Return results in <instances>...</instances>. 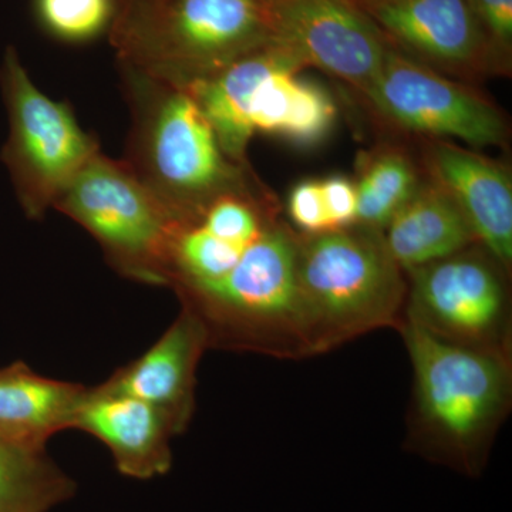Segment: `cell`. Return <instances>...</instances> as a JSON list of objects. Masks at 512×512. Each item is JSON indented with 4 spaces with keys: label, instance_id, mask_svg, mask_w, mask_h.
I'll use <instances>...</instances> for the list:
<instances>
[{
    "label": "cell",
    "instance_id": "1",
    "mask_svg": "<svg viewBox=\"0 0 512 512\" xmlns=\"http://www.w3.org/2000/svg\"><path fill=\"white\" fill-rule=\"evenodd\" d=\"M119 70L131 116L121 160L177 220L254 180L247 165L224 153L211 121L185 87L121 64Z\"/></svg>",
    "mask_w": 512,
    "mask_h": 512
},
{
    "label": "cell",
    "instance_id": "2",
    "mask_svg": "<svg viewBox=\"0 0 512 512\" xmlns=\"http://www.w3.org/2000/svg\"><path fill=\"white\" fill-rule=\"evenodd\" d=\"M109 37L121 66L190 87L275 42V0H136Z\"/></svg>",
    "mask_w": 512,
    "mask_h": 512
},
{
    "label": "cell",
    "instance_id": "3",
    "mask_svg": "<svg viewBox=\"0 0 512 512\" xmlns=\"http://www.w3.org/2000/svg\"><path fill=\"white\" fill-rule=\"evenodd\" d=\"M303 69L295 53L275 40L187 90L211 121L224 153L247 165L256 134L313 147L332 133L335 100L325 87L303 79Z\"/></svg>",
    "mask_w": 512,
    "mask_h": 512
},
{
    "label": "cell",
    "instance_id": "4",
    "mask_svg": "<svg viewBox=\"0 0 512 512\" xmlns=\"http://www.w3.org/2000/svg\"><path fill=\"white\" fill-rule=\"evenodd\" d=\"M296 275L309 355L393 325L406 295L382 232L359 225L299 237Z\"/></svg>",
    "mask_w": 512,
    "mask_h": 512
},
{
    "label": "cell",
    "instance_id": "5",
    "mask_svg": "<svg viewBox=\"0 0 512 512\" xmlns=\"http://www.w3.org/2000/svg\"><path fill=\"white\" fill-rule=\"evenodd\" d=\"M414 372L426 450L464 473L483 467L488 434L507 410L511 372L501 350L471 348L407 318L402 326Z\"/></svg>",
    "mask_w": 512,
    "mask_h": 512
},
{
    "label": "cell",
    "instance_id": "6",
    "mask_svg": "<svg viewBox=\"0 0 512 512\" xmlns=\"http://www.w3.org/2000/svg\"><path fill=\"white\" fill-rule=\"evenodd\" d=\"M298 245L299 237L276 218L227 274L174 291L183 309L204 325L208 346L268 355L306 353Z\"/></svg>",
    "mask_w": 512,
    "mask_h": 512
},
{
    "label": "cell",
    "instance_id": "7",
    "mask_svg": "<svg viewBox=\"0 0 512 512\" xmlns=\"http://www.w3.org/2000/svg\"><path fill=\"white\" fill-rule=\"evenodd\" d=\"M53 208L96 239L114 271L138 284L168 286L177 217L123 160L97 153Z\"/></svg>",
    "mask_w": 512,
    "mask_h": 512
},
{
    "label": "cell",
    "instance_id": "8",
    "mask_svg": "<svg viewBox=\"0 0 512 512\" xmlns=\"http://www.w3.org/2000/svg\"><path fill=\"white\" fill-rule=\"evenodd\" d=\"M0 89L9 116L2 161L26 217L40 220L100 147L69 104L50 99L33 83L15 47L3 57Z\"/></svg>",
    "mask_w": 512,
    "mask_h": 512
},
{
    "label": "cell",
    "instance_id": "9",
    "mask_svg": "<svg viewBox=\"0 0 512 512\" xmlns=\"http://www.w3.org/2000/svg\"><path fill=\"white\" fill-rule=\"evenodd\" d=\"M363 97L387 123L434 140L456 138L483 148L505 146L510 136L504 114L483 94L390 45L379 76Z\"/></svg>",
    "mask_w": 512,
    "mask_h": 512
},
{
    "label": "cell",
    "instance_id": "10",
    "mask_svg": "<svg viewBox=\"0 0 512 512\" xmlns=\"http://www.w3.org/2000/svg\"><path fill=\"white\" fill-rule=\"evenodd\" d=\"M498 268L487 252L468 248L410 272L407 318L458 345L500 350L507 291Z\"/></svg>",
    "mask_w": 512,
    "mask_h": 512
},
{
    "label": "cell",
    "instance_id": "11",
    "mask_svg": "<svg viewBox=\"0 0 512 512\" xmlns=\"http://www.w3.org/2000/svg\"><path fill=\"white\" fill-rule=\"evenodd\" d=\"M386 42L441 74H504L466 0H352Z\"/></svg>",
    "mask_w": 512,
    "mask_h": 512
},
{
    "label": "cell",
    "instance_id": "12",
    "mask_svg": "<svg viewBox=\"0 0 512 512\" xmlns=\"http://www.w3.org/2000/svg\"><path fill=\"white\" fill-rule=\"evenodd\" d=\"M276 42L365 96L389 43L352 0H275Z\"/></svg>",
    "mask_w": 512,
    "mask_h": 512
},
{
    "label": "cell",
    "instance_id": "13",
    "mask_svg": "<svg viewBox=\"0 0 512 512\" xmlns=\"http://www.w3.org/2000/svg\"><path fill=\"white\" fill-rule=\"evenodd\" d=\"M429 180L466 218L474 238L504 271L512 264V180L504 164L477 151L434 140L424 148Z\"/></svg>",
    "mask_w": 512,
    "mask_h": 512
},
{
    "label": "cell",
    "instance_id": "14",
    "mask_svg": "<svg viewBox=\"0 0 512 512\" xmlns=\"http://www.w3.org/2000/svg\"><path fill=\"white\" fill-rule=\"evenodd\" d=\"M207 348L204 325L183 309L150 349L119 367L99 386L150 404L178 436L187 430L194 414L198 363Z\"/></svg>",
    "mask_w": 512,
    "mask_h": 512
},
{
    "label": "cell",
    "instance_id": "15",
    "mask_svg": "<svg viewBox=\"0 0 512 512\" xmlns=\"http://www.w3.org/2000/svg\"><path fill=\"white\" fill-rule=\"evenodd\" d=\"M73 429L109 448L117 471L128 478L153 480L173 466L175 436L167 419L150 404L126 394L87 387Z\"/></svg>",
    "mask_w": 512,
    "mask_h": 512
},
{
    "label": "cell",
    "instance_id": "16",
    "mask_svg": "<svg viewBox=\"0 0 512 512\" xmlns=\"http://www.w3.org/2000/svg\"><path fill=\"white\" fill-rule=\"evenodd\" d=\"M87 387L33 372L16 362L0 369V439L46 448L60 431L73 429Z\"/></svg>",
    "mask_w": 512,
    "mask_h": 512
},
{
    "label": "cell",
    "instance_id": "17",
    "mask_svg": "<svg viewBox=\"0 0 512 512\" xmlns=\"http://www.w3.org/2000/svg\"><path fill=\"white\" fill-rule=\"evenodd\" d=\"M426 181L383 229L387 251L409 274L477 242L456 202L439 185Z\"/></svg>",
    "mask_w": 512,
    "mask_h": 512
},
{
    "label": "cell",
    "instance_id": "18",
    "mask_svg": "<svg viewBox=\"0 0 512 512\" xmlns=\"http://www.w3.org/2000/svg\"><path fill=\"white\" fill-rule=\"evenodd\" d=\"M74 493L76 484L46 448L0 439V512H49Z\"/></svg>",
    "mask_w": 512,
    "mask_h": 512
},
{
    "label": "cell",
    "instance_id": "19",
    "mask_svg": "<svg viewBox=\"0 0 512 512\" xmlns=\"http://www.w3.org/2000/svg\"><path fill=\"white\" fill-rule=\"evenodd\" d=\"M420 184L416 165L400 151H380L369 157L356 184V225L382 232Z\"/></svg>",
    "mask_w": 512,
    "mask_h": 512
},
{
    "label": "cell",
    "instance_id": "20",
    "mask_svg": "<svg viewBox=\"0 0 512 512\" xmlns=\"http://www.w3.org/2000/svg\"><path fill=\"white\" fill-rule=\"evenodd\" d=\"M39 25L64 43L82 45L109 35L116 0H33Z\"/></svg>",
    "mask_w": 512,
    "mask_h": 512
},
{
    "label": "cell",
    "instance_id": "21",
    "mask_svg": "<svg viewBox=\"0 0 512 512\" xmlns=\"http://www.w3.org/2000/svg\"><path fill=\"white\" fill-rule=\"evenodd\" d=\"M504 74L511 70L512 0H466Z\"/></svg>",
    "mask_w": 512,
    "mask_h": 512
},
{
    "label": "cell",
    "instance_id": "22",
    "mask_svg": "<svg viewBox=\"0 0 512 512\" xmlns=\"http://www.w3.org/2000/svg\"><path fill=\"white\" fill-rule=\"evenodd\" d=\"M289 217L305 235L332 231L319 180L296 184L289 194Z\"/></svg>",
    "mask_w": 512,
    "mask_h": 512
},
{
    "label": "cell",
    "instance_id": "23",
    "mask_svg": "<svg viewBox=\"0 0 512 512\" xmlns=\"http://www.w3.org/2000/svg\"><path fill=\"white\" fill-rule=\"evenodd\" d=\"M323 201L332 231L355 227L357 221L356 184L348 178L333 175L320 180Z\"/></svg>",
    "mask_w": 512,
    "mask_h": 512
},
{
    "label": "cell",
    "instance_id": "24",
    "mask_svg": "<svg viewBox=\"0 0 512 512\" xmlns=\"http://www.w3.org/2000/svg\"><path fill=\"white\" fill-rule=\"evenodd\" d=\"M130 2H136V0H117L116 10L121 8V6L127 5V3H130Z\"/></svg>",
    "mask_w": 512,
    "mask_h": 512
},
{
    "label": "cell",
    "instance_id": "25",
    "mask_svg": "<svg viewBox=\"0 0 512 512\" xmlns=\"http://www.w3.org/2000/svg\"><path fill=\"white\" fill-rule=\"evenodd\" d=\"M116 3H117V0H116Z\"/></svg>",
    "mask_w": 512,
    "mask_h": 512
}]
</instances>
